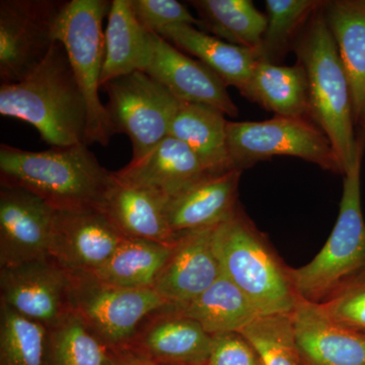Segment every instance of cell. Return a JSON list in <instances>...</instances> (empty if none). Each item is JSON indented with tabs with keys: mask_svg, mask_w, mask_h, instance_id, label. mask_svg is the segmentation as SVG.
<instances>
[{
	"mask_svg": "<svg viewBox=\"0 0 365 365\" xmlns=\"http://www.w3.org/2000/svg\"><path fill=\"white\" fill-rule=\"evenodd\" d=\"M0 114L32 125L52 148L86 143L88 104L61 42L26 78L0 86Z\"/></svg>",
	"mask_w": 365,
	"mask_h": 365,
	"instance_id": "6da1fadb",
	"label": "cell"
},
{
	"mask_svg": "<svg viewBox=\"0 0 365 365\" xmlns=\"http://www.w3.org/2000/svg\"><path fill=\"white\" fill-rule=\"evenodd\" d=\"M114 181L86 143L44 151L0 145L1 186L31 192L56 211L103 209Z\"/></svg>",
	"mask_w": 365,
	"mask_h": 365,
	"instance_id": "7a4b0ae2",
	"label": "cell"
},
{
	"mask_svg": "<svg viewBox=\"0 0 365 365\" xmlns=\"http://www.w3.org/2000/svg\"><path fill=\"white\" fill-rule=\"evenodd\" d=\"M222 275L248 297L261 316L294 312L299 297L288 267L265 234L237 205L213 230Z\"/></svg>",
	"mask_w": 365,
	"mask_h": 365,
	"instance_id": "3957f363",
	"label": "cell"
},
{
	"mask_svg": "<svg viewBox=\"0 0 365 365\" xmlns=\"http://www.w3.org/2000/svg\"><path fill=\"white\" fill-rule=\"evenodd\" d=\"M325 4L312 16L294 51L297 61L306 71L309 117L332 144L344 176L356 155L359 141L349 83L327 25Z\"/></svg>",
	"mask_w": 365,
	"mask_h": 365,
	"instance_id": "277c9868",
	"label": "cell"
},
{
	"mask_svg": "<svg viewBox=\"0 0 365 365\" xmlns=\"http://www.w3.org/2000/svg\"><path fill=\"white\" fill-rule=\"evenodd\" d=\"M354 160L344 174L339 215L330 237L313 260L292 268L299 299L321 304L347 278L365 265V222L361 209L360 174L365 150V131L357 133Z\"/></svg>",
	"mask_w": 365,
	"mask_h": 365,
	"instance_id": "5b68a950",
	"label": "cell"
},
{
	"mask_svg": "<svg viewBox=\"0 0 365 365\" xmlns=\"http://www.w3.org/2000/svg\"><path fill=\"white\" fill-rule=\"evenodd\" d=\"M111 4L108 0H69L57 23L56 39L66 47L88 104L86 145L107 146L116 134L107 108L98 97L105 59L103 21Z\"/></svg>",
	"mask_w": 365,
	"mask_h": 365,
	"instance_id": "8992f818",
	"label": "cell"
},
{
	"mask_svg": "<svg viewBox=\"0 0 365 365\" xmlns=\"http://www.w3.org/2000/svg\"><path fill=\"white\" fill-rule=\"evenodd\" d=\"M69 306L96 337L126 355L146 322L170 304L155 289L116 287L90 273H71Z\"/></svg>",
	"mask_w": 365,
	"mask_h": 365,
	"instance_id": "52a82bcc",
	"label": "cell"
},
{
	"mask_svg": "<svg viewBox=\"0 0 365 365\" xmlns=\"http://www.w3.org/2000/svg\"><path fill=\"white\" fill-rule=\"evenodd\" d=\"M227 139L230 160L237 170L287 155L343 175L328 137L307 118L275 116L260 122L227 121Z\"/></svg>",
	"mask_w": 365,
	"mask_h": 365,
	"instance_id": "ba28073f",
	"label": "cell"
},
{
	"mask_svg": "<svg viewBox=\"0 0 365 365\" xmlns=\"http://www.w3.org/2000/svg\"><path fill=\"white\" fill-rule=\"evenodd\" d=\"M102 88L109 98L106 108L115 133L130 138V162L141 160L169 136L182 102L145 72L120 76Z\"/></svg>",
	"mask_w": 365,
	"mask_h": 365,
	"instance_id": "9c48e42d",
	"label": "cell"
},
{
	"mask_svg": "<svg viewBox=\"0 0 365 365\" xmlns=\"http://www.w3.org/2000/svg\"><path fill=\"white\" fill-rule=\"evenodd\" d=\"M67 1H0V81L1 85L26 78L57 42V23Z\"/></svg>",
	"mask_w": 365,
	"mask_h": 365,
	"instance_id": "30bf717a",
	"label": "cell"
},
{
	"mask_svg": "<svg viewBox=\"0 0 365 365\" xmlns=\"http://www.w3.org/2000/svg\"><path fill=\"white\" fill-rule=\"evenodd\" d=\"M71 273L51 257L0 268L1 304L49 328L71 312Z\"/></svg>",
	"mask_w": 365,
	"mask_h": 365,
	"instance_id": "8fae6325",
	"label": "cell"
},
{
	"mask_svg": "<svg viewBox=\"0 0 365 365\" xmlns=\"http://www.w3.org/2000/svg\"><path fill=\"white\" fill-rule=\"evenodd\" d=\"M56 210L26 190H0V268L49 258Z\"/></svg>",
	"mask_w": 365,
	"mask_h": 365,
	"instance_id": "7c38bea8",
	"label": "cell"
},
{
	"mask_svg": "<svg viewBox=\"0 0 365 365\" xmlns=\"http://www.w3.org/2000/svg\"><path fill=\"white\" fill-rule=\"evenodd\" d=\"M124 237L103 209L56 211L50 257L69 273H93Z\"/></svg>",
	"mask_w": 365,
	"mask_h": 365,
	"instance_id": "4fadbf2b",
	"label": "cell"
},
{
	"mask_svg": "<svg viewBox=\"0 0 365 365\" xmlns=\"http://www.w3.org/2000/svg\"><path fill=\"white\" fill-rule=\"evenodd\" d=\"M151 41L153 52L144 71L146 74L182 103L209 106L227 116H237L239 109L215 72L187 56L158 34L153 33Z\"/></svg>",
	"mask_w": 365,
	"mask_h": 365,
	"instance_id": "5bb4252c",
	"label": "cell"
},
{
	"mask_svg": "<svg viewBox=\"0 0 365 365\" xmlns=\"http://www.w3.org/2000/svg\"><path fill=\"white\" fill-rule=\"evenodd\" d=\"M215 227L178 237L169 261L153 288L170 304L167 309L189 304L222 275L213 244Z\"/></svg>",
	"mask_w": 365,
	"mask_h": 365,
	"instance_id": "9a60e30c",
	"label": "cell"
},
{
	"mask_svg": "<svg viewBox=\"0 0 365 365\" xmlns=\"http://www.w3.org/2000/svg\"><path fill=\"white\" fill-rule=\"evenodd\" d=\"M212 335L194 319L163 311L146 322L126 355L148 365H206Z\"/></svg>",
	"mask_w": 365,
	"mask_h": 365,
	"instance_id": "2e32d148",
	"label": "cell"
},
{
	"mask_svg": "<svg viewBox=\"0 0 365 365\" xmlns=\"http://www.w3.org/2000/svg\"><path fill=\"white\" fill-rule=\"evenodd\" d=\"M292 319L302 365H365V333L339 325L302 299Z\"/></svg>",
	"mask_w": 365,
	"mask_h": 365,
	"instance_id": "e0dca14e",
	"label": "cell"
},
{
	"mask_svg": "<svg viewBox=\"0 0 365 365\" xmlns=\"http://www.w3.org/2000/svg\"><path fill=\"white\" fill-rule=\"evenodd\" d=\"M241 170L208 174L169 197L165 212L175 235L215 227L227 220L239 205Z\"/></svg>",
	"mask_w": 365,
	"mask_h": 365,
	"instance_id": "ac0fdd59",
	"label": "cell"
},
{
	"mask_svg": "<svg viewBox=\"0 0 365 365\" xmlns=\"http://www.w3.org/2000/svg\"><path fill=\"white\" fill-rule=\"evenodd\" d=\"M208 174L193 150L170 135L141 160L114 172L115 178L123 184L150 189L168 198Z\"/></svg>",
	"mask_w": 365,
	"mask_h": 365,
	"instance_id": "d6986e66",
	"label": "cell"
},
{
	"mask_svg": "<svg viewBox=\"0 0 365 365\" xmlns=\"http://www.w3.org/2000/svg\"><path fill=\"white\" fill-rule=\"evenodd\" d=\"M167 199L153 190L123 184L115 178L103 210L125 237L175 245L179 235L172 232L165 217Z\"/></svg>",
	"mask_w": 365,
	"mask_h": 365,
	"instance_id": "ffe728a7",
	"label": "cell"
},
{
	"mask_svg": "<svg viewBox=\"0 0 365 365\" xmlns=\"http://www.w3.org/2000/svg\"><path fill=\"white\" fill-rule=\"evenodd\" d=\"M324 14L349 83L355 126L361 128L365 122V0L326 1Z\"/></svg>",
	"mask_w": 365,
	"mask_h": 365,
	"instance_id": "44dd1931",
	"label": "cell"
},
{
	"mask_svg": "<svg viewBox=\"0 0 365 365\" xmlns=\"http://www.w3.org/2000/svg\"><path fill=\"white\" fill-rule=\"evenodd\" d=\"M158 35L195 56L227 86H235L241 95L246 91L259 59L256 50L230 44L190 25L169 26Z\"/></svg>",
	"mask_w": 365,
	"mask_h": 365,
	"instance_id": "7402d4cb",
	"label": "cell"
},
{
	"mask_svg": "<svg viewBox=\"0 0 365 365\" xmlns=\"http://www.w3.org/2000/svg\"><path fill=\"white\" fill-rule=\"evenodd\" d=\"M151 35L134 16L129 0H113L105 31L101 88L120 76L145 71L153 52Z\"/></svg>",
	"mask_w": 365,
	"mask_h": 365,
	"instance_id": "603a6c76",
	"label": "cell"
},
{
	"mask_svg": "<svg viewBox=\"0 0 365 365\" xmlns=\"http://www.w3.org/2000/svg\"><path fill=\"white\" fill-rule=\"evenodd\" d=\"M227 126L225 114L215 108L182 102L169 135L187 144L209 174H222L235 170L228 153Z\"/></svg>",
	"mask_w": 365,
	"mask_h": 365,
	"instance_id": "cb8c5ba5",
	"label": "cell"
},
{
	"mask_svg": "<svg viewBox=\"0 0 365 365\" xmlns=\"http://www.w3.org/2000/svg\"><path fill=\"white\" fill-rule=\"evenodd\" d=\"M242 96L275 116L309 117L307 74L299 62L283 66L258 59Z\"/></svg>",
	"mask_w": 365,
	"mask_h": 365,
	"instance_id": "d4e9b609",
	"label": "cell"
},
{
	"mask_svg": "<svg viewBox=\"0 0 365 365\" xmlns=\"http://www.w3.org/2000/svg\"><path fill=\"white\" fill-rule=\"evenodd\" d=\"M165 311L194 319L212 336L241 332L261 316L248 297L223 275L189 304Z\"/></svg>",
	"mask_w": 365,
	"mask_h": 365,
	"instance_id": "484cf974",
	"label": "cell"
},
{
	"mask_svg": "<svg viewBox=\"0 0 365 365\" xmlns=\"http://www.w3.org/2000/svg\"><path fill=\"white\" fill-rule=\"evenodd\" d=\"M174 246L124 237L111 258L102 267L90 274L113 287L153 289Z\"/></svg>",
	"mask_w": 365,
	"mask_h": 365,
	"instance_id": "4316f807",
	"label": "cell"
},
{
	"mask_svg": "<svg viewBox=\"0 0 365 365\" xmlns=\"http://www.w3.org/2000/svg\"><path fill=\"white\" fill-rule=\"evenodd\" d=\"M203 32L230 44L259 51L268 19L251 0H193Z\"/></svg>",
	"mask_w": 365,
	"mask_h": 365,
	"instance_id": "83f0119b",
	"label": "cell"
},
{
	"mask_svg": "<svg viewBox=\"0 0 365 365\" xmlns=\"http://www.w3.org/2000/svg\"><path fill=\"white\" fill-rule=\"evenodd\" d=\"M126 357L96 337L71 311L46 329L45 365H121Z\"/></svg>",
	"mask_w": 365,
	"mask_h": 365,
	"instance_id": "f1b7e54d",
	"label": "cell"
},
{
	"mask_svg": "<svg viewBox=\"0 0 365 365\" xmlns=\"http://www.w3.org/2000/svg\"><path fill=\"white\" fill-rule=\"evenodd\" d=\"M265 4L268 24L258 57L278 64L289 50H294L312 16L325 1L266 0Z\"/></svg>",
	"mask_w": 365,
	"mask_h": 365,
	"instance_id": "f546056e",
	"label": "cell"
},
{
	"mask_svg": "<svg viewBox=\"0 0 365 365\" xmlns=\"http://www.w3.org/2000/svg\"><path fill=\"white\" fill-rule=\"evenodd\" d=\"M237 333L251 343L263 365H302L292 313L259 316Z\"/></svg>",
	"mask_w": 365,
	"mask_h": 365,
	"instance_id": "4dcf8cb0",
	"label": "cell"
},
{
	"mask_svg": "<svg viewBox=\"0 0 365 365\" xmlns=\"http://www.w3.org/2000/svg\"><path fill=\"white\" fill-rule=\"evenodd\" d=\"M46 328L0 307V365H45Z\"/></svg>",
	"mask_w": 365,
	"mask_h": 365,
	"instance_id": "1f68e13d",
	"label": "cell"
},
{
	"mask_svg": "<svg viewBox=\"0 0 365 365\" xmlns=\"http://www.w3.org/2000/svg\"><path fill=\"white\" fill-rule=\"evenodd\" d=\"M317 304L339 325L365 333V265L347 278L325 302Z\"/></svg>",
	"mask_w": 365,
	"mask_h": 365,
	"instance_id": "d6a6232c",
	"label": "cell"
},
{
	"mask_svg": "<svg viewBox=\"0 0 365 365\" xmlns=\"http://www.w3.org/2000/svg\"><path fill=\"white\" fill-rule=\"evenodd\" d=\"M137 20L148 32L158 34L169 26H196L200 21L177 0H129Z\"/></svg>",
	"mask_w": 365,
	"mask_h": 365,
	"instance_id": "836d02e7",
	"label": "cell"
},
{
	"mask_svg": "<svg viewBox=\"0 0 365 365\" xmlns=\"http://www.w3.org/2000/svg\"><path fill=\"white\" fill-rule=\"evenodd\" d=\"M206 365H263V362L242 334L232 332L212 336Z\"/></svg>",
	"mask_w": 365,
	"mask_h": 365,
	"instance_id": "e575fe53",
	"label": "cell"
},
{
	"mask_svg": "<svg viewBox=\"0 0 365 365\" xmlns=\"http://www.w3.org/2000/svg\"><path fill=\"white\" fill-rule=\"evenodd\" d=\"M121 365H145L143 362L138 361V360L132 359L131 356L127 355L126 360Z\"/></svg>",
	"mask_w": 365,
	"mask_h": 365,
	"instance_id": "d590c367",
	"label": "cell"
},
{
	"mask_svg": "<svg viewBox=\"0 0 365 365\" xmlns=\"http://www.w3.org/2000/svg\"><path fill=\"white\" fill-rule=\"evenodd\" d=\"M360 130H364L365 131V122L364 125H362L361 128H360Z\"/></svg>",
	"mask_w": 365,
	"mask_h": 365,
	"instance_id": "8d00e7d4",
	"label": "cell"
},
{
	"mask_svg": "<svg viewBox=\"0 0 365 365\" xmlns=\"http://www.w3.org/2000/svg\"><path fill=\"white\" fill-rule=\"evenodd\" d=\"M145 365H148V364H145Z\"/></svg>",
	"mask_w": 365,
	"mask_h": 365,
	"instance_id": "74e56055",
	"label": "cell"
}]
</instances>
